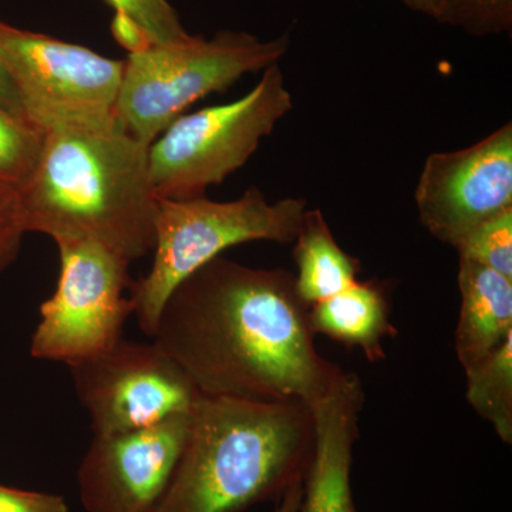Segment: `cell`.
<instances>
[{"mask_svg": "<svg viewBox=\"0 0 512 512\" xmlns=\"http://www.w3.org/2000/svg\"><path fill=\"white\" fill-rule=\"evenodd\" d=\"M308 309L286 269L221 255L168 296L151 339L201 396L312 407L349 372L316 349Z\"/></svg>", "mask_w": 512, "mask_h": 512, "instance_id": "cell-1", "label": "cell"}, {"mask_svg": "<svg viewBox=\"0 0 512 512\" xmlns=\"http://www.w3.org/2000/svg\"><path fill=\"white\" fill-rule=\"evenodd\" d=\"M18 194L26 234L94 242L130 264L153 251L158 198L148 146L119 120L43 133L35 170Z\"/></svg>", "mask_w": 512, "mask_h": 512, "instance_id": "cell-2", "label": "cell"}, {"mask_svg": "<svg viewBox=\"0 0 512 512\" xmlns=\"http://www.w3.org/2000/svg\"><path fill=\"white\" fill-rule=\"evenodd\" d=\"M315 446L311 407L201 396L190 434L154 512H237L285 491L308 473Z\"/></svg>", "mask_w": 512, "mask_h": 512, "instance_id": "cell-3", "label": "cell"}, {"mask_svg": "<svg viewBox=\"0 0 512 512\" xmlns=\"http://www.w3.org/2000/svg\"><path fill=\"white\" fill-rule=\"evenodd\" d=\"M306 211L302 198L269 201L256 187L234 201H212L205 195L158 200L153 266L130 288L141 332L153 338L168 296L227 249L254 241L291 244Z\"/></svg>", "mask_w": 512, "mask_h": 512, "instance_id": "cell-4", "label": "cell"}, {"mask_svg": "<svg viewBox=\"0 0 512 512\" xmlns=\"http://www.w3.org/2000/svg\"><path fill=\"white\" fill-rule=\"evenodd\" d=\"M289 45L288 35L262 40L221 30L212 39L190 35L134 50L124 60L117 120L150 146L192 103L278 64Z\"/></svg>", "mask_w": 512, "mask_h": 512, "instance_id": "cell-5", "label": "cell"}, {"mask_svg": "<svg viewBox=\"0 0 512 512\" xmlns=\"http://www.w3.org/2000/svg\"><path fill=\"white\" fill-rule=\"evenodd\" d=\"M293 107L278 64L241 99L174 120L148 146V170L158 200L202 197L254 156Z\"/></svg>", "mask_w": 512, "mask_h": 512, "instance_id": "cell-6", "label": "cell"}, {"mask_svg": "<svg viewBox=\"0 0 512 512\" xmlns=\"http://www.w3.org/2000/svg\"><path fill=\"white\" fill-rule=\"evenodd\" d=\"M60 275L52 298L40 306L30 355L67 366L99 356L123 339L134 315L130 262L82 239L57 241Z\"/></svg>", "mask_w": 512, "mask_h": 512, "instance_id": "cell-7", "label": "cell"}, {"mask_svg": "<svg viewBox=\"0 0 512 512\" xmlns=\"http://www.w3.org/2000/svg\"><path fill=\"white\" fill-rule=\"evenodd\" d=\"M0 59L37 130L117 120L123 60L0 22Z\"/></svg>", "mask_w": 512, "mask_h": 512, "instance_id": "cell-8", "label": "cell"}, {"mask_svg": "<svg viewBox=\"0 0 512 512\" xmlns=\"http://www.w3.org/2000/svg\"><path fill=\"white\" fill-rule=\"evenodd\" d=\"M94 436L127 433L190 413L201 394L154 340L119 343L70 366Z\"/></svg>", "mask_w": 512, "mask_h": 512, "instance_id": "cell-9", "label": "cell"}, {"mask_svg": "<svg viewBox=\"0 0 512 512\" xmlns=\"http://www.w3.org/2000/svg\"><path fill=\"white\" fill-rule=\"evenodd\" d=\"M417 212L434 238L457 248L478 225L512 208V124L473 146L426 158Z\"/></svg>", "mask_w": 512, "mask_h": 512, "instance_id": "cell-10", "label": "cell"}, {"mask_svg": "<svg viewBox=\"0 0 512 512\" xmlns=\"http://www.w3.org/2000/svg\"><path fill=\"white\" fill-rule=\"evenodd\" d=\"M191 413L127 433L94 436L79 468L87 512H154L180 463Z\"/></svg>", "mask_w": 512, "mask_h": 512, "instance_id": "cell-11", "label": "cell"}, {"mask_svg": "<svg viewBox=\"0 0 512 512\" xmlns=\"http://www.w3.org/2000/svg\"><path fill=\"white\" fill-rule=\"evenodd\" d=\"M365 390L356 373L311 407L315 446L303 488L302 512H356L350 487L353 447L359 437V416Z\"/></svg>", "mask_w": 512, "mask_h": 512, "instance_id": "cell-12", "label": "cell"}, {"mask_svg": "<svg viewBox=\"0 0 512 512\" xmlns=\"http://www.w3.org/2000/svg\"><path fill=\"white\" fill-rule=\"evenodd\" d=\"M458 291L461 303L454 346L467 372L512 335V279L458 258Z\"/></svg>", "mask_w": 512, "mask_h": 512, "instance_id": "cell-13", "label": "cell"}, {"mask_svg": "<svg viewBox=\"0 0 512 512\" xmlns=\"http://www.w3.org/2000/svg\"><path fill=\"white\" fill-rule=\"evenodd\" d=\"M308 320L313 335L359 349L372 363L386 357L384 339L397 336L386 292L376 282L357 279L338 295L309 306Z\"/></svg>", "mask_w": 512, "mask_h": 512, "instance_id": "cell-14", "label": "cell"}, {"mask_svg": "<svg viewBox=\"0 0 512 512\" xmlns=\"http://www.w3.org/2000/svg\"><path fill=\"white\" fill-rule=\"evenodd\" d=\"M293 242L296 292L306 306L326 301L357 281L359 259L340 247L320 210L308 208Z\"/></svg>", "mask_w": 512, "mask_h": 512, "instance_id": "cell-15", "label": "cell"}, {"mask_svg": "<svg viewBox=\"0 0 512 512\" xmlns=\"http://www.w3.org/2000/svg\"><path fill=\"white\" fill-rule=\"evenodd\" d=\"M466 376L467 402L505 444H512V335Z\"/></svg>", "mask_w": 512, "mask_h": 512, "instance_id": "cell-16", "label": "cell"}, {"mask_svg": "<svg viewBox=\"0 0 512 512\" xmlns=\"http://www.w3.org/2000/svg\"><path fill=\"white\" fill-rule=\"evenodd\" d=\"M114 9L113 33L128 53L190 36L168 0H106Z\"/></svg>", "mask_w": 512, "mask_h": 512, "instance_id": "cell-17", "label": "cell"}, {"mask_svg": "<svg viewBox=\"0 0 512 512\" xmlns=\"http://www.w3.org/2000/svg\"><path fill=\"white\" fill-rule=\"evenodd\" d=\"M42 143V131L0 110V183L20 190L35 170Z\"/></svg>", "mask_w": 512, "mask_h": 512, "instance_id": "cell-18", "label": "cell"}, {"mask_svg": "<svg viewBox=\"0 0 512 512\" xmlns=\"http://www.w3.org/2000/svg\"><path fill=\"white\" fill-rule=\"evenodd\" d=\"M456 249L458 258L512 279V208L478 225Z\"/></svg>", "mask_w": 512, "mask_h": 512, "instance_id": "cell-19", "label": "cell"}, {"mask_svg": "<svg viewBox=\"0 0 512 512\" xmlns=\"http://www.w3.org/2000/svg\"><path fill=\"white\" fill-rule=\"evenodd\" d=\"M437 22L477 36L510 32L512 0H447Z\"/></svg>", "mask_w": 512, "mask_h": 512, "instance_id": "cell-20", "label": "cell"}, {"mask_svg": "<svg viewBox=\"0 0 512 512\" xmlns=\"http://www.w3.org/2000/svg\"><path fill=\"white\" fill-rule=\"evenodd\" d=\"M16 188L0 183V275L18 258L25 235Z\"/></svg>", "mask_w": 512, "mask_h": 512, "instance_id": "cell-21", "label": "cell"}, {"mask_svg": "<svg viewBox=\"0 0 512 512\" xmlns=\"http://www.w3.org/2000/svg\"><path fill=\"white\" fill-rule=\"evenodd\" d=\"M0 512H69L59 495L0 485Z\"/></svg>", "mask_w": 512, "mask_h": 512, "instance_id": "cell-22", "label": "cell"}, {"mask_svg": "<svg viewBox=\"0 0 512 512\" xmlns=\"http://www.w3.org/2000/svg\"><path fill=\"white\" fill-rule=\"evenodd\" d=\"M0 110L5 111L13 119L30 124L25 107H23L22 100H20L18 89H16L12 76H10L2 59H0Z\"/></svg>", "mask_w": 512, "mask_h": 512, "instance_id": "cell-23", "label": "cell"}, {"mask_svg": "<svg viewBox=\"0 0 512 512\" xmlns=\"http://www.w3.org/2000/svg\"><path fill=\"white\" fill-rule=\"evenodd\" d=\"M302 481H295V483L286 488L284 495H282L281 503H279L275 512H299L303 497Z\"/></svg>", "mask_w": 512, "mask_h": 512, "instance_id": "cell-24", "label": "cell"}, {"mask_svg": "<svg viewBox=\"0 0 512 512\" xmlns=\"http://www.w3.org/2000/svg\"><path fill=\"white\" fill-rule=\"evenodd\" d=\"M402 2L414 12L423 13V15L437 20L443 12L447 0H402Z\"/></svg>", "mask_w": 512, "mask_h": 512, "instance_id": "cell-25", "label": "cell"}]
</instances>
